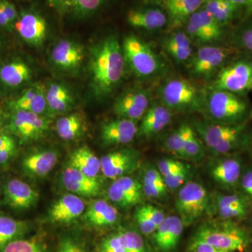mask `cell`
Wrapping results in <instances>:
<instances>
[{"instance_id":"cell-18","label":"cell","mask_w":252,"mask_h":252,"mask_svg":"<svg viewBox=\"0 0 252 252\" xmlns=\"http://www.w3.org/2000/svg\"><path fill=\"white\" fill-rule=\"evenodd\" d=\"M85 208V203L80 197L73 193L65 194L50 209L49 218L56 223H70L81 217Z\"/></svg>"},{"instance_id":"cell-51","label":"cell","mask_w":252,"mask_h":252,"mask_svg":"<svg viewBox=\"0 0 252 252\" xmlns=\"http://www.w3.org/2000/svg\"><path fill=\"white\" fill-rule=\"evenodd\" d=\"M0 8L7 18L9 23L14 26L18 18V13L16 6L9 0H0Z\"/></svg>"},{"instance_id":"cell-42","label":"cell","mask_w":252,"mask_h":252,"mask_svg":"<svg viewBox=\"0 0 252 252\" xmlns=\"http://www.w3.org/2000/svg\"><path fill=\"white\" fill-rule=\"evenodd\" d=\"M104 0H75L72 11L79 16L92 14L100 7Z\"/></svg>"},{"instance_id":"cell-30","label":"cell","mask_w":252,"mask_h":252,"mask_svg":"<svg viewBox=\"0 0 252 252\" xmlns=\"http://www.w3.org/2000/svg\"><path fill=\"white\" fill-rule=\"evenodd\" d=\"M164 46L169 55L177 62H186L192 56L193 49L190 38L182 32L172 34L165 40Z\"/></svg>"},{"instance_id":"cell-5","label":"cell","mask_w":252,"mask_h":252,"mask_svg":"<svg viewBox=\"0 0 252 252\" xmlns=\"http://www.w3.org/2000/svg\"><path fill=\"white\" fill-rule=\"evenodd\" d=\"M247 109L245 101L228 91L214 90L207 99V114L215 124H239L246 114Z\"/></svg>"},{"instance_id":"cell-63","label":"cell","mask_w":252,"mask_h":252,"mask_svg":"<svg viewBox=\"0 0 252 252\" xmlns=\"http://www.w3.org/2000/svg\"><path fill=\"white\" fill-rule=\"evenodd\" d=\"M251 118H252V113H251Z\"/></svg>"},{"instance_id":"cell-11","label":"cell","mask_w":252,"mask_h":252,"mask_svg":"<svg viewBox=\"0 0 252 252\" xmlns=\"http://www.w3.org/2000/svg\"><path fill=\"white\" fill-rule=\"evenodd\" d=\"M14 28L23 40L34 46H41L47 34L45 19L36 11L30 10L18 14Z\"/></svg>"},{"instance_id":"cell-44","label":"cell","mask_w":252,"mask_h":252,"mask_svg":"<svg viewBox=\"0 0 252 252\" xmlns=\"http://www.w3.org/2000/svg\"><path fill=\"white\" fill-rule=\"evenodd\" d=\"M142 185L144 194L148 198L159 199L166 195L167 188L163 184L143 180Z\"/></svg>"},{"instance_id":"cell-62","label":"cell","mask_w":252,"mask_h":252,"mask_svg":"<svg viewBox=\"0 0 252 252\" xmlns=\"http://www.w3.org/2000/svg\"><path fill=\"white\" fill-rule=\"evenodd\" d=\"M1 127H2V122H1V119H0V130H1Z\"/></svg>"},{"instance_id":"cell-26","label":"cell","mask_w":252,"mask_h":252,"mask_svg":"<svg viewBox=\"0 0 252 252\" xmlns=\"http://www.w3.org/2000/svg\"><path fill=\"white\" fill-rule=\"evenodd\" d=\"M46 89L40 84H36L23 93L13 103L14 110H25L38 115L44 114L48 109L46 98Z\"/></svg>"},{"instance_id":"cell-52","label":"cell","mask_w":252,"mask_h":252,"mask_svg":"<svg viewBox=\"0 0 252 252\" xmlns=\"http://www.w3.org/2000/svg\"><path fill=\"white\" fill-rule=\"evenodd\" d=\"M240 183L243 193L252 200V167L241 176Z\"/></svg>"},{"instance_id":"cell-54","label":"cell","mask_w":252,"mask_h":252,"mask_svg":"<svg viewBox=\"0 0 252 252\" xmlns=\"http://www.w3.org/2000/svg\"><path fill=\"white\" fill-rule=\"evenodd\" d=\"M241 41L244 46L252 52V27L248 28L243 32Z\"/></svg>"},{"instance_id":"cell-40","label":"cell","mask_w":252,"mask_h":252,"mask_svg":"<svg viewBox=\"0 0 252 252\" xmlns=\"http://www.w3.org/2000/svg\"><path fill=\"white\" fill-rule=\"evenodd\" d=\"M165 147L169 152L176 157L186 159L184 151L183 130L182 125L167 137L165 141Z\"/></svg>"},{"instance_id":"cell-60","label":"cell","mask_w":252,"mask_h":252,"mask_svg":"<svg viewBox=\"0 0 252 252\" xmlns=\"http://www.w3.org/2000/svg\"><path fill=\"white\" fill-rule=\"evenodd\" d=\"M226 1H230V2L234 3L238 5H245L246 4L248 0H226Z\"/></svg>"},{"instance_id":"cell-10","label":"cell","mask_w":252,"mask_h":252,"mask_svg":"<svg viewBox=\"0 0 252 252\" xmlns=\"http://www.w3.org/2000/svg\"><path fill=\"white\" fill-rule=\"evenodd\" d=\"M101 170L106 177L117 179L135 171L139 165L138 154L130 149H122L104 155L100 159Z\"/></svg>"},{"instance_id":"cell-55","label":"cell","mask_w":252,"mask_h":252,"mask_svg":"<svg viewBox=\"0 0 252 252\" xmlns=\"http://www.w3.org/2000/svg\"><path fill=\"white\" fill-rule=\"evenodd\" d=\"M15 148L16 146L0 151V164H4L9 160L14 153Z\"/></svg>"},{"instance_id":"cell-9","label":"cell","mask_w":252,"mask_h":252,"mask_svg":"<svg viewBox=\"0 0 252 252\" xmlns=\"http://www.w3.org/2000/svg\"><path fill=\"white\" fill-rule=\"evenodd\" d=\"M49 123L47 119L34 113L16 110L11 118V129L23 142H29L44 136Z\"/></svg>"},{"instance_id":"cell-13","label":"cell","mask_w":252,"mask_h":252,"mask_svg":"<svg viewBox=\"0 0 252 252\" xmlns=\"http://www.w3.org/2000/svg\"><path fill=\"white\" fill-rule=\"evenodd\" d=\"M51 59L61 70H77L84 61V48L76 41L68 39L60 41L51 51Z\"/></svg>"},{"instance_id":"cell-1","label":"cell","mask_w":252,"mask_h":252,"mask_svg":"<svg viewBox=\"0 0 252 252\" xmlns=\"http://www.w3.org/2000/svg\"><path fill=\"white\" fill-rule=\"evenodd\" d=\"M125 63L122 46L115 36H107L94 46L89 69L96 96L106 97L114 90L124 75Z\"/></svg>"},{"instance_id":"cell-38","label":"cell","mask_w":252,"mask_h":252,"mask_svg":"<svg viewBox=\"0 0 252 252\" xmlns=\"http://www.w3.org/2000/svg\"><path fill=\"white\" fill-rule=\"evenodd\" d=\"M0 252H48L45 244L40 239H18L11 242Z\"/></svg>"},{"instance_id":"cell-2","label":"cell","mask_w":252,"mask_h":252,"mask_svg":"<svg viewBox=\"0 0 252 252\" xmlns=\"http://www.w3.org/2000/svg\"><path fill=\"white\" fill-rule=\"evenodd\" d=\"M122 50L126 62L139 77H152L161 71V61L153 50L137 36L133 34L126 36Z\"/></svg>"},{"instance_id":"cell-46","label":"cell","mask_w":252,"mask_h":252,"mask_svg":"<svg viewBox=\"0 0 252 252\" xmlns=\"http://www.w3.org/2000/svg\"><path fill=\"white\" fill-rule=\"evenodd\" d=\"M242 140V135L230 137L219 144L212 149L211 152L215 156L225 155L238 149Z\"/></svg>"},{"instance_id":"cell-29","label":"cell","mask_w":252,"mask_h":252,"mask_svg":"<svg viewBox=\"0 0 252 252\" xmlns=\"http://www.w3.org/2000/svg\"><path fill=\"white\" fill-rule=\"evenodd\" d=\"M31 68L21 61H14L0 68V81L9 87H17L31 79Z\"/></svg>"},{"instance_id":"cell-43","label":"cell","mask_w":252,"mask_h":252,"mask_svg":"<svg viewBox=\"0 0 252 252\" xmlns=\"http://www.w3.org/2000/svg\"><path fill=\"white\" fill-rule=\"evenodd\" d=\"M108 196L111 200L123 208H127L132 207L128 198L126 197L125 193L123 191L122 187L117 180L111 185L108 189Z\"/></svg>"},{"instance_id":"cell-48","label":"cell","mask_w":252,"mask_h":252,"mask_svg":"<svg viewBox=\"0 0 252 252\" xmlns=\"http://www.w3.org/2000/svg\"><path fill=\"white\" fill-rule=\"evenodd\" d=\"M58 252H86L85 249L71 237H64L61 239L59 245Z\"/></svg>"},{"instance_id":"cell-24","label":"cell","mask_w":252,"mask_h":252,"mask_svg":"<svg viewBox=\"0 0 252 252\" xmlns=\"http://www.w3.org/2000/svg\"><path fill=\"white\" fill-rule=\"evenodd\" d=\"M59 155L52 150H44L30 154L25 158L23 167L25 171L35 177H44L54 169Z\"/></svg>"},{"instance_id":"cell-50","label":"cell","mask_w":252,"mask_h":252,"mask_svg":"<svg viewBox=\"0 0 252 252\" xmlns=\"http://www.w3.org/2000/svg\"><path fill=\"white\" fill-rule=\"evenodd\" d=\"M188 252H225L219 250L207 242L193 238L189 247Z\"/></svg>"},{"instance_id":"cell-25","label":"cell","mask_w":252,"mask_h":252,"mask_svg":"<svg viewBox=\"0 0 252 252\" xmlns=\"http://www.w3.org/2000/svg\"><path fill=\"white\" fill-rule=\"evenodd\" d=\"M119 218L117 209L102 199L91 203L84 215V220L96 227L112 226Z\"/></svg>"},{"instance_id":"cell-36","label":"cell","mask_w":252,"mask_h":252,"mask_svg":"<svg viewBox=\"0 0 252 252\" xmlns=\"http://www.w3.org/2000/svg\"><path fill=\"white\" fill-rule=\"evenodd\" d=\"M205 0H182L173 9L168 11L174 26L187 22L189 17L196 12L204 4Z\"/></svg>"},{"instance_id":"cell-47","label":"cell","mask_w":252,"mask_h":252,"mask_svg":"<svg viewBox=\"0 0 252 252\" xmlns=\"http://www.w3.org/2000/svg\"><path fill=\"white\" fill-rule=\"evenodd\" d=\"M187 165V164L180 161V160H174V159H162L160 160L158 165V170L160 172L162 177L170 175L174 172L178 171Z\"/></svg>"},{"instance_id":"cell-16","label":"cell","mask_w":252,"mask_h":252,"mask_svg":"<svg viewBox=\"0 0 252 252\" xmlns=\"http://www.w3.org/2000/svg\"><path fill=\"white\" fill-rule=\"evenodd\" d=\"M62 182L64 188L78 196L95 197L101 192L100 183L96 178L68 166L63 172Z\"/></svg>"},{"instance_id":"cell-20","label":"cell","mask_w":252,"mask_h":252,"mask_svg":"<svg viewBox=\"0 0 252 252\" xmlns=\"http://www.w3.org/2000/svg\"><path fill=\"white\" fill-rule=\"evenodd\" d=\"M241 173V162L235 158L220 159L210 168V175L213 180L225 189H231L238 185Z\"/></svg>"},{"instance_id":"cell-39","label":"cell","mask_w":252,"mask_h":252,"mask_svg":"<svg viewBox=\"0 0 252 252\" xmlns=\"http://www.w3.org/2000/svg\"><path fill=\"white\" fill-rule=\"evenodd\" d=\"M97 252H127L122 231L103 239L99 243Z\"/></svg>"},{"instance_id":"cell-21","label":"cell","mask_w":252,"mask_h":252,"mask_svg":"<svg viewBox=\"0 0 252 252\" xmlns=\"http://www.w3.org/2000/svg\"><path fill=\"white\" fill-rule=\"evenodd\" d=\"M171 119V110L163 104H154L149 107L142 118L137 134L142 137H152L161 132L170 124Z\"/></svg>"},{"instance_id":"cell-61","label":"cell","mask_w":252,"mask_h":252,"mask_svg":"<svg viewBox=\"0 0 252 252\" xmlns=\"http://www.w3.org/2000/svg\"><path fill=\"white\" fill-rule=\"evenodd\" d=\"M248 90L252 91V76L251 80H250V84H249Z\"/></svg>"},{"instance_id":"cell-4","label":"cell","mask_w":252,"mask_h":252,"mask_svg":"<svg viewBox=\"0 0 252 252\" xmlns=\"http://www.w3.org/2000/svg\"><path fill=\"white\" fill-rule=\"evenodd\" d=\"M194 238L203 240L225 252H243L248 245L245 232L229 223L212 222L204 224Z\"/></svg>"},{"instance_id":"cell-37","label":"cell","mask_w":252,"mask_h":252,"mask_svg":"<svg viewBox=\"0 0 252 252\" xmlns=\"http://www.w3.org/2000/svg\"><path fill=\"white\" fill-rule=\"evenodd\" d=\"M117 180L132 207L142 202L144 195L142 184L130 176H123Z\"/></svg>"},{"instance_id":"cell-34","label":"cell","mask_w":252,"mask_h":252,"mask_svg":"<svg viewBox=\"0 0 252 252\" xmlns=\"http://www.w3.org/2000/svg\"><path fill=\"white\" fill-rule=\"evenodd\" d=\"M84 121L79 114H71L60 118L56 123V131L63 140H74L84 132Z\"/></svg>"},{"instance_id":"cell-57","label":"cell","mask_w":252,"mask_h":252,"mask_svg":"<svg viewBox=\"0 0 252 252\" xmlns=\"http://www.w3.org/2000/svg\"><path fill=\"white\" fill-rule=\"evenodd\" d=\"M182 0H157L158 4L162 6L167 12L173 9L176 5L178 4Z\"/></svg>"},{"instance_id":"cell-6","label":"cell","mask_w":252,"mask_h":252,"mask_svg":"<svg viewBox=\"0 0 252 252\" xmlns=\"http://www.w3.org/2000/svg\"><path fill=\"white\" fill-rule=\"evenodd\" d=\"M160 97L162 104L170 110H192L200 107L198 89L186 79L167 81L160 89Z\"/></svg>"},{"instance_id":"cell-23","label":"cell","mask_w":252,"mask_h":252,"mask_svg":"<svg viewBox=\"0 0 252 252\" xmlns=\"http://www.w3.org/2000/svg\"><path fill=\"white\" fill-rule=\"evenodd\" d=\"M217 213L223 220L244 217L248 213L247 199L238 194H217L215 200Z\"/></svg>"},{"instance_id":"cell-35","label":"cell","mask_w":252,"mask_h":252,"mask_svg":"<svg viewBox=\"0 0 252 252\" xmlns=\"http://www.w3.org/2000/svg\"><path fill=\"white\" fill-rule=\"evenodd\" d=\"M203 6L222 26L234 17L240 5L226 0H205Z\"/></svg>"},{"instance_id":"cell-27","label":"cell","mask_w":252,"mask_h":252,"mask_svg":"<svg viewBox=\"0 0 252 252\" xmlns=\"http://www.w3.org/2000/svg\"><path fill=\"white\" fill-rule=\"evenodd\" d=\"M48 109L54 114H63L70 110L74 104L72 93L59 83L49 84L46 91Z\"/></svg>"},{"instance_id":"cell-45","label":"cell","mask_w":252,"mask_h":252,"mask_svg":"<svg viewBox=\"0 0 252 252\" xmlns=\"http://www.w3.org/2000/svg\"><path fill=\"white\" fill-rule=\"evenodd\" d=\"M135 218L137 224L140 228V231L144 235L153 234L157 229L158 225L149 218L140 207L137 208L135 213Z\"/></svg>"},{"instance_id":"cell-19","label":"cell","mask_w":252,"mask_h":252,"mask_svg":"<svg viewBox=\"0 0 252 252\" xmlns=\"http://www.w3.org/2000/svg\"><path fill=\"white\" fill-rule=\"evenodd\" d=\"M184 226L185 224L178 216L165 217L153 233L157 248L164 252L175 250L182 237Z\"/></svg>"},{"instance_id":"cell-41","label":"cell","mask_w":252,"mask_h":252,"mask_svg":"<svg viewBox=\"0 0 252 252\" xmlns=\"http://www.w3.org/2000/svg\"><path fill=\"white\" fill-rule=\"evenodd\" d=\"M190 167L187 164L183 168L170 175L165 176L163 178L167 189L177 190L189 182L188 180L190 178Z\"/></svg>"},{"instance_id":"cell-31","label":"cell","mask_w":252,"mask_h":252,"mask_svg":"<svg viewBox=\"0 0 252 252\" xmlns=\"http://www.w3.org/2000/svg\"><path fill=\"white\" fill-rule=\"evenodd\" d=\"M189 20L199 28L209 43L215 42L221 37V25L204 8L192 14Z\"/></svg>"},{"instance_id":"cell-49","label":"cell","mask_w":252,"mask_h":252,"mask_svg":"<svg viewBox=\"0 0 252 252\" xmlns=\"http://www.w3.org/2000/svg\"><path fill=\"white\" fill-rule=\"evenodd\" d=\"M140 207L144 213L158 226L163 221L166 217L161 210L154 205H150V204L141 205Z\"/></svg>"},{"instance_id":"cell-15","label":"cell","mask_w":252,"mask_h":252,"mask_svg":"<svg viewBox=\"0 0 252 252\" xmlns=\"http://www.w3.org/2000/svg\"><path fill=\"white\" fill-rule=\"evenodd\" d=\"M135 122L129 119H115L106 123L101 129V140L105 146L130 143L137 134Z\"/></svg>"},{"instance_id":"cell-28","label":"cell","mask_w":252,"mask_h":252,"mask_svg":"<svg viewBox=\"0 0 252 252\" xmlns=\"http://www.w3.org/2000/svg\"><path fill=\"white\" fill-rule=\"evenodd\" d=\"M69 162V166L94 178L97 177L101 170L100 160L86 146L76 149L71 155Z\"/></svg>"},{"instance_id":"cell-53","label":"cell","mask_w":252,"mask_h":252,"mask_svg":"<svg viewBox=\"0 0 252 252\" xmlns=\"http://www.w3.org/2000/svg\"><path fill=\"white\" fill-rule=\"evenodd\" d=\"M74 1L75 0H47L50 6L60 12L72 10Z\"/></svg>"},{"instance_id":"cell-17","label":"cell","mask_w":252,"mask_h":252,"mask_svg":"<svg viewBox=\"0 0 252 252\" xmlns=\"http://www.w3.org/2000/svg\"><path fill=\"white\" fill-rule=\"evenodd\" d=\"M4 197L9 206L18 210H26L37 203L39 195L26 182L10 180L4 187Z\"/></svg>"},{"instance_id":"cell-7","label":"cell","mask_w":252,"mask_h":252,"mask_svg":"<svg viewBox=\"0 0 252 252\" xmlns=\"http://www.w3.org/2000/svg\"><path fill=\"white\" fill-rule=\"evenodd\" d=\"M229 49L220 46H204L189 60L190 74L199 79L211 77L230 56Z\"/></svg>"},{"instance_id":"cell-59","label":"cell","mask_w":252,"mask_h":252,"mask_svg":"<svg viewBox=\"0 0 252 252\" xmlns=\"http://www.w3.org/2000/svg\"><path fill=\"white\" fill-rule=\"evenodd\" d=\"M245 5H246L248 14H252V0H248Z\"/></svg>"},{"instance_id":"cell-56","label":"cell","mask_w":252,"mask_h":252,"mask_svg":"<svg viewBox=\"0 0 252 252\" xmlns=\"http://www.w3.org/2000/svg\"><path fill=\"white\" fill-rule=\"evenodd\" d=\"M16 146L14 140L9 135H0V151Z\"/></svg>"},{"instance_id":"cell-22","label":"cell","mask_w":252,"mask_h":252,"mask_svg":"<svg viewBox=\"0 0 252 252\" xmlns=\"http://www.w3.org/2000/svg\"><path fill=\"white\" fill-rule=\"evenodd\" d=\"M127 21L131 26L147 31L161 29L167 23L165 13L158 8H144L130 10Z\"/></svg>"},{"instance_id":"cell-8","label":"cell","mask_w":252,"mask_h":252,"mask_svg":"<svg viewBox=\"0 0 252 252\" xmlns=\"http://www.w3.org/2000/svg\"><path fill=\"white\" fill-rule=\"evenodd\" d=\"M252 76V63L241 61L223 68L214 83L215 90L233 94L248 90Z\"/></svg>"},{"instance_id":"cell-3","label":"cell","mask_w":252,"mask_h":252,"mask_svg":"<svg viewBox=\"0 0 252 252\" xmlns=\"http://www.w3.org/2000/svg\"><path fill=\"white\" fill-rule=\"evenodd\" d=\"M210 207V196L201 184L189 181L177 193L175 209L185 225L203 216Z\"/></svg>"},{"instance_id":"cell-33","label":"cell","mask_w":252,"mask_h":252,"mask_svg":"<svg viewBox=\"0 0 252 252\" xmlns=\"http://www.w3.org/2000/svg\"><path fill=\"white\" fill-rule=\"evenodd\" d=\"M182 127L186 160L193 161L201 160L205 154V145L201 139L195 129L189 124H182Z\"/></svg>"},{"instance_id":"cell-32","label":"cell","mask_w":252,"mask_h":252,"mask_svg":"<svg viewBox=\"0 0 252 252\" xmlns=\"http://www.w3.org/2000/svg\"><path fill=\"white\" fill-rule=\"evenodd\" d=\"M28 230L27 222L0 216V252L11 242L23 238Z\"/></svg>"},{"instance_id":"cell-12","label":"cell","mask_w":252,"mask_h":252,"mask_svg":"<svg viewBox=\"0 0 252 252\" xmlns=\"http://www.w3.org/2000/svg\"><path fill=\"white\" fill-rule=\"evenodd\" d=\"M148 94L143 91H128L119 96L114 104V112L123 119L136 121L142 119L149 108Z\"/></svg>"},{"instance_id":"cell-14","label":"cell","mask_w":252,"mask_h":252,"mask_svg":"<svg viewBox=\"0 0 252 252\" xmlns=\"http://www.w3.org/2000/svg\"><path fill=\"white\" fill-rule=\"evenodd\" d=\"M194 129L201 139L204 145L211 151L227 139L243 135L244 126L241 124L224 125L215 123H198L195 124Z\"/></svg>"},{"instance_id":"cell-58","label":"cell","mask_w":252,"mask_h":252,"mask_svg":"<svg viewBox=\"0 0 252 252\" xmlns=\"http://www.w3.org/2000/svg\"><path fill=\"white\" fill-rule=\"evenodd\" d=\"M13 28H14V26L9 23L4 13H3L2 10L0 8V28L7 30V31H11Z\"/></svg>"}]
</instances>
